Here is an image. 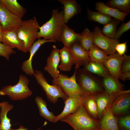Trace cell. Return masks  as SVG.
<instances>
[{
	"instance_id": "obj_37",
	"label": "cell",
	"mask_w": 130,
	"mask_h": 130,
	"mask_svg": "<svg viewBox=\"0 0 130 130\" xmlns=\"http://www.w3.org/2000/svg\"><path fill=\"white\" fill-rule=\"evenodd\" d=\"M123 57L121 67V72H130V56L125 54L123 56Z\"/></svg>"
},
{
	"instance_id": "obj_3",
	"label": "cell",
	"mask_w": 130,
	"mask_h": 130,
	"mask_svg": "<svg viewBox=\"0 0 130 130\" xmlns=\"http://www.w3.org/2000/svg\"><path fill=\"white\" fill-rule=\"evenodd\" d=\"M40 26L36 17L30 19L22 20L15 31L19 38L24 43V52H29L37 36Z\"/></svg>"
},
{
	"instance_id": "obj_19",
	"label": "cell",
	"mask_w": 130,
	"mask_h": 130,
	"mask_svg": "<svg viewBox=\"0 0 130 130\" xmlns=\"http://www.w3.org/2000/svg\"><path fill=\"white\" fill-rule=\"evenodd\" d=\"M81 37V34L75 32L65 24L63 26L59 41L61 42L64 46L68 48L73 44L79 43Z\"/></svg>"
},
{
	"instance_id": "obj_2",
	"label": "cell",
	"mask_w": 130,
	"mask_h": 130,
	"mask_svg": "<svg viewBox=\"0 0 130 130\" xmlns=\"http://www.w3.org/2000/svg\"><path fill=\"white\" fill-rule=\"evenodd\" d=\"M60 120L69 124L74 130H99V120L91 117L83 104L75 112Z\"/></svg>"
},
{
	"instance_id": "obj_7",
	"label": "cell",
	"mask_w": 130,
	"mask_h": 130,
	"mask_svg": "<svg viewBox=\"0 0 130 130\" xmlns=\"http://www.w3.org/2000/svg\"><path fill=\"white\" fill-rule=\"evenodd\" d=\"M33 75L45 92L47 99L52 103H56L59 98L64 100L68 97L59 85L49 84L41 71L35 70Z\"/></svg>"
},
{
	"instance_id": "obj_22",
	"label": "cell",
	"mask_w": 130,
	"mask_h": 130,
	"mask_svg": "<svg viewBox=\"0 0 130 130\" xmlns=\"http://www.w3.org/2000/svg\"><path fill=\"white\" fill-rule=\"evenodd\" d=\"M60 63L58 68L61 71L68 72L74 64L73 57L68 49L64 46L59 50Z\"/></svg>"
},
{
	"instance_id": "obj_25",
	"label": "cell",
	"mask_w": 130,
	"mask_h": 130,
	"mask_svg": "<svg viewBox=\"0 0 130 130\" xmlns=\"http://www.w3.org/2000/svg\"><path fill=\"white\" fill-rule=\"evenodd\" d=\"M82 97L83 104L87 112L92 117L98 120V107L93 94L84 96Z\"/></svg>"
},
{
	"instance_id": "obj_8",
	"label": "cell",
	"mask_w": 130,
	"mask_h": 130,
	"mask_svg": "<svg viewBox=\"0 0 130 130\" xmlns=\"http://www.w3.org/2000/svg\"><path fill=\"white\" fill-rule=\"evenodd\" d=\"M92 33L94 45L103 50L108 55L116 52L115 47L119 43V39H111L105 35L97 26H95Z\"/></svg>"
},
{
	"instance_id": "obj_29",
	"label": "cell",
	"mask_w": 130,
	"mask_h": 130,
	"mask_svg": "<svg viewBox=\"0 0 130 130\" xmlns=\"http://www.w3.org/2000/svg\"><path fill=\"white\" fill-rule=\"evenodd\" d=\"M87 19L89 20L104 25L110 21L112 17L98 11L94 12L87 7Z\"/></svg>"
},
{
	"instance_id": "obj_11",
	"label": "cell",
	"mask_w": 130,
	"mask_h": 130,
	"mask_svg": "<svg viewBox=\"0 0 130 130\" xmlns=\"http://www.w3.org/2000/svg\"><path fill=\"white\" fill-rule=\"evenodd\" d=\"M130 107V90H125L118 95L111 106L112 113L116 117L127 113Z\"/></svg>"
},
{
	"instance_id": "obj_24",
	"label": "cell",
	"mask_w": 130,
	"mask_h": 130,
	"mask_svg": "<svg viewBox=\"0 0 130 130\" xmlns=\"http://www.w3.org/2000/svg\"><path fill=\"white\" fill-rule=\"evenodd\" d=\"M0 105V130H10L12 125L11 119L7 117V114L13 108V105L6 101L1 103Z\"/></svg>"
},
{
	"instance_id": "obj_14",
	"label": "cell",
	"mask_w": 130,
	"mask_h": 130,
	"mask_svg": "<svg viewBox=\"0 0 130 130\" xmlns=\"http://www.w3.org/2000/svg\"><path fill=\"white\" fill-rule=\"evenodd\" d=\"M82 97H68L64 100L65 105L63 111L56 116L54 123L68 115L75 112L82 105Z\"/></svg>"
},
{
	"instance_id": "obj_36",
	"label": "cell",
	"mask_w": 130,
	"mask_h": 130,
	"mask_svg": "<svg viewBox=\"0 0 130 130\" xmlns=\"http://www.w3.org/2000/svg\"><path fill=\"white\" fill-rule=\"evenodd\" d=\"M130 29V20L126 23L123 22L117 29L114 39H119L124 32L129 31Z\"/></svg>"
},
{
	"instance_id": "obj_42",
	"label": "cell",
	"mask_w": 130,
	"mask_h": 130,
	"mask_svg": "<svg viewBox=\"0 0 130 130\" xmlns=\"http://www.w3.org/2000/svg\"><path fill=\"white\" fill-rule=\"evenodd\" d=\"M0 103H1L0 102V107H1Z\"/></svg>"
},
{
	"instance_id": "obj_17",
	"label": "cell",
	"mask_w": 130,
	"mask_h": 130,
	"mask_svg": "<svg viewBox=\"0 0 130 130\" xmlns=\"http://www.w3.org/2000/svg\"><path fill=\"white\" fill-rule=\"evenodd\" d=\"M102 84L105 92L110 95L124 90V85L119 79L110 74L103 77Z\"/></svg>"
},
{
	"instance_id": "obj_33",
	"label": "cell",
	"mask_w": 130,
	"mask_h": 130,
	"mask_svg": "<svg viewBox=\"0 0 130 130\" xmlns=\"http://www.w3.org/2000/svg\"><path fill=\"white\" fill-rule=\"evenodd\" d=\"M81 34V37L79 43L81 46L88 52L94 45L92 32L89 29L86 28Z\"/></svg>"
},
{
	"instance_id": "obj_4",
	"label": "cell",
	"mask_w": 130,
	"mask_h": 130,
	"mask_svg": "<svg viewBox=\"0 0 130 130\" xmlns=\"http://www.w3.org/2000/svg\"><path fill=\"white\" fill-rule=\"evenodd\" d=\"M30 81L25 75H20L18 82L14 85L4 86L0 90V95H7L11 100H23L30 96L32 91L28 85Z\"/></svg>"
},
{
	"instance_id": "obj_15",
	"label": "cell",
	"mask_w": 130,
	"mask_h": 130,
	"mask_svg": "<svg viewBox=\"0 0 130 130\" xmlns=\"http://www.w3.org/2000/svg\"><path fill=\"white\" fill-rule=\"evenodd\" d=\"M68 49L73 57L76 66L79 67L84 66L91 61L88 52L79 43L73 44Z\"/></svg>"
},
{
	"instance_id": "obj_30",
	"label": "cell",
	"mask_w": 130,
	"mask_h": 130,
	"mask_svg": "<svg viewBox=\"0 0 130 130\" xmlns=\"http://www.w3.org/2000/svg\"><path fill=\"white\" fill-rule=\"evenodd\" d=\"M90 61L103 63L108 55L100 48L94 45L88 52Z\"/></svg>"
},
{
	"instance_id": "obj_34",
	"label": "cell",
	"mask_w": 130,
	"mask_h": 130,
	"mask_svg": "<svg viewBox=\"0 0 130 130\" xmlns=\"http://www.w3.org/2000/svg\"><path fill=\"white\" fill-rule=\"evenodd\" d=\"M119 130H130V115L117 117Z\"/></svg>"
},
{
	"instance_id": "obj_28",
	"label": "cell",
	"mask_w": 130,
	"mask_h": 130,
	"mask_svg": "<svg viewBox=\"0 0 130 130\" xmlns=\"http://www.w3.org/2000/svg\"><path fill=\"white\" fill-rule=\"evenodd\" d=\"M35 101L39 109L40 115L49 121L54 123L56 116L53 112L48 110L46 102L39 96L36 97Z\"/></svg>"
},
{
	"instance_id": "obj_39",
	"label": "cell",
	"mask_w": 130,
	"mask_h": 130,
	"mask_svg": "<svg viewBox=\"0 0 130 130\" xmlns=\"http://www.w3.org/2000/svg\"><path fill=\"white\" fill-rule=\"evenodd\" d=\"M130 72H125L121 73L120 78L123 81L130 80Z\"/></svg>"
},
{
	"instance_id": "obj_10",
	"label": "cell",
	"mask_w": 130,
	"mask_h": 130,
	"mask_svg": "<svg viewBox=\"0 0 130 130\" xmlns=\"http://www.w3.org/2000/svg\"><path fill=\"white\" fill-rule=\"evenodd\" d=\"M125 90L110 95L105 92L93 94L95 97L98 108V116L99 120L109 107L110 106L117 96L123 92Z\"/></svg>"
},
{
	"instance_id": "obj_40",
	"label": "cell",
	"mask_w": 130,
	"mask_h": 130,
	"mask_svg": "<svg viewBox=\"0 0 130 130\" xmlns=\"http://www.w3.org/2000/svg\"><path fill=\"white\" fill-rule=\"evenodd\" d=\"M41 127H40L38 128L36 130H41ZM10 130H28L27 128L20 125L19 128L17 129H11Z\"/></svg>"
},
{
	"instance_id": "obj_6",
	"label": "cell",
	"mask_w": 130,
	"mask_h": 130,
	"mask_svg": "<svg viewBox=\"0 0 130 130\" xmlns=\"http://www.w3.org/2000/svg\"><path fill=\"white\" fill-rule=\"evenodd\" d=\"M77 68L71 77L60 73L57 78L53 79V84L59 85L68 97H80L83 95L81 88L77 82L76 78Z\"/></svg>"
},
{
	"instance_id": "obj_18",
	"label": "cell",
	"mask_w": 130,
	"mask_h": 130,
	"mask_svg": "<svg viewBox=\"0 0 130 130\" xmlns=\"http://www.w3.org/2000/svg\"><path fill=\"white\" fill-rule=\"evenodd\" d=\"M64 6L63 10L65 23H67L72 17L80 13L81 9V6L75 0H58Z\"/></svg>"
},
{
	"instance_id": "obj_35",
	"label": "cell",
	"mask_w": 130,
	"mask_h": 130,
	"mask_svg": "<svg viewBox=\"0 0 130 130\" xmlns=\"http://www.w3.org/2000/svg\"><path fill=\"white\" fill-rule=\"evenodd\" d=\"M15 52L13 48L0 42V56L3 57L8 60L10 56Z\"/></svg>"
},
{
	"instance_id": "obj_20",
	"label": "cell",
	"mask_w": 130,
	"mask_h": 130,
	"mask_svg": "<svg viewBox=\"0 0 130 130\" xmlns=\"http://www.w3.org/2000/svg\"><path fill=\"white\" fill-rule=\"evenodd\" d=\"M1 42L13 49L16 48L19 51L24 52V43L19 38L15 31H4Z\"/></svg>"
},
{
	"instance_id": "obj_13",
	"label": "cell",
	"mask_w": 130,
	"mask_h": 130,
	"mask_svg": "<svg viewBox=\"0 0 130 130\" xmlns=\"http://www.w3.org/2000/svg\"><path fill=\"white\" fill-rule=\"evenodd\" d=\"M123 60V56L119 55L116 52L108 55L103 63L111 75L119 79L122 73L121 67Z\"/></svg>"
},
{
	"instance_id": "obj_1",
	"label": "cell",
	"mask_w": 130,
	"mask_h": 130,
	"mask_svg": "<svg viewBox=\"0 0 130 130\" xmlns=\"http://www.w3.org/2000/svg\"><path fill=\"white\" fill-rule=\"evenodd\" d=\"M65 24L63 10L59 12L57 9L53 10L50 20L40 26L37 39L42 37L54 42L59 41L63 26Z\"/></svg>"
},
{
	"instance_id": "obj_32",
	"label": "cell",
	"mask_w": 130,
	"mask_h": 130,
	"mask_svg": "<svg viewBox=\"0 0 130 130\" xmlns=\"http://www.w3.org/2000/svg\"><path fill=\"white\" fill-rule=\"evenodd\" d=\"M120 21L114 18L104 25L101 31L103 34L108 37L114 39L118 25Z\"/></svg>"
},
{
	"instance_id": "obj_38",
	"label": "cell",
	"mask_w": 130,
	"mask_h": 130,
	"mask_svg": "<svg viewBox=\"0 0 130 130\" xmlns=\"http://www.w3.org/2000/svg\"><path fill=\"white\" fill-rule=\"evenodd\" d=\"M127 41L123 43H119L117 44L115 47L116 52L119 55L123 56L125 54L127 50Z\"/></svg>"
},
{
	"instance_id": "obj_9",
	"label": "cell",
	"mask_w": 130,
	"mask_h": 130,
	"mask_svg": "<svg viewBox=\"0 0 130 130\" xmlns=\"http://www.w3.org/2000/svg\"><path fill=\"white\" fill-rule=\"evenodd\" d=\"M22 21V18L11 12L0 1V23L4 31H15Z\"/></svg>"
},
{
	"instance_id": "obj_16",
	"label": "cell",
	"mask_w": 130,
	"mask_h": 130,
	"mask_svg": "<svg viewBox=\"0 0 130 130\" xmlns=\"http://www.w3.org/2000/svg\"><path fill=\"white\" fill-rule=\"evenodd\" d=\"M53 42L52 40H46L44 39H38L35 41L31 47L29 51L30 54L29 58L22 63L21 69L27 75H33L35 73L32 66V61L33 57L40 46L44 44L47 42Z\"/></svg>"
},
{
	"instance_id": "obj_41",
	"label": "cell",
	"mask_w": 130,
	"mask_h": 130,
	"mask_svg": "<svg viewBox=\"0 0 130 130\" xmlns=\"http://www.w3.org/2000/svg\"><path fill=\"white\" fill-rule=\"evenodd\" d=\"M4 32L2 26L0 23V42L2 41Z\"/></svg>"
},
{
	"instance_id": "obj_21",
	"label": "cell",
	"mask_w": 130,
	"mask_h": 130,
	"mask_svg": "<svg viewBox=\"0 0 130 130\" xmlns=\"http://www.w3.org/2000/svg\"><path fill=\"white\" fill-rule=\"evenodd\" d=\"M111 106L106 110L99 120V130H119L117 117L112 113Z\"/></svg>"
},
{
	"instance_id": "obj_26",
	"label": "cell",
	"mask_w": 130,
	"mask_h": 130,
	"mask_svg": "<svg viewBox=\"0 0 130 130\" xmlns=\"http://www.w3.org/2000/svg\"><path fill=\"white\" fill-rule=\"evenodd\" d=\"M0 1L9 11L19 17L22 18L26 13V9L17 0H0Z\"/></svg>"
},
{
	"instance_id": "obj_5",
	"label": "cell",
	"mask_w": 130,
	"mask_h": 130,
	"mask_svg": "<svg viewBox=\"0 0 130 130\" xmlns=\"http://www.w3.org/2000/svg\"><path fill=\"white\" fill-rule=\"evenodd\" d=\"M76 67L77 68L76 80L82 89L83 93L82 96L105 92L102 84L90 73L77 66Z\"/></svg>"
},
{
	"instance_id": "obj_23",
	"label": "cell",
	"mask_w": 130,
	"mask_h": 130,
	"mask_svg": "<svg viewBox=\"0 0 130 130\" xmlns=\"http://www.w3.org/2000/svg\"><path fill=\"white\" fill-rule=\"evenodd\" d=\"M95 5V9L98 11L123 22L126 16L128 14L122 13L117 9L107 6L102 2H97Z\"/></svg>"
},
{
	"instance_id": "obj_12",
	"label": "cell",
	"mask_w": 130,
	"mask_h": 130,
	"mask_svg": "<svg viewBox=\"0 0 130 130\" xmlns=\"http://www.w3.org/2000/svg\"><path fill=\"white\" fill-rule=\"evenodd\" d=\"M52 47L53 49L47 58L46 65L44 69L48 72L53 79H54L57 78L60 74L58 68L60 58L59 49L55 45H53Z\"/></svg>"
},
{
	"instance_id": "obj_27",
	"label": "cell",
	"mask_w": 130,
	"mask_h": 130,
	"mask_svg": "<svg viewBox=\"0 0 130 130\" xmlns=\"http://www.w3.org/2000/svg\"><path fill=\"white\" fill-rule=\"evenodd\" d=\"M84 66L83 69L85 71L103 78L110 74L103 63L90 61Z\"/></svg>"
},
{
	"instance_id": "obj_31",
	"label": "cell",
	"mask_w": 130,
	"mask_h": 130,
	"mask_svg": "<svg viewBox=\"0 0 130 130\" xmlns=\"http://www.w3.org/2000/svg\"><path fill=\"white\" fill-rule=\"evenodd\" d=\"M105 4L109 6L118 10L125 13H130V0H110Z\"/></svg>"
}]
</instances>
